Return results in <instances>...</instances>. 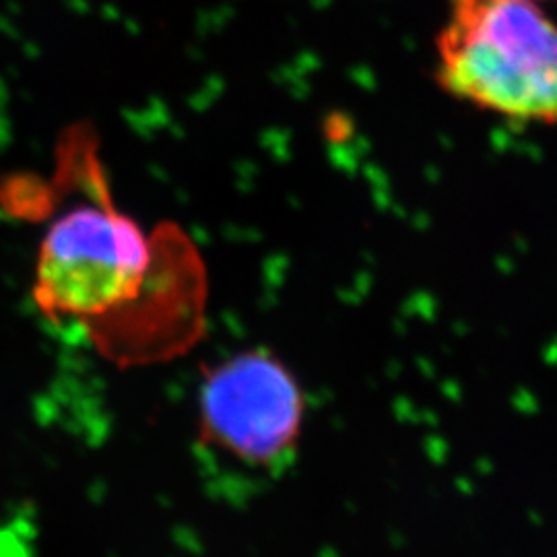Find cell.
<instances>
[{"label": "cell", "instance_id": "1", "mask_svg": "<svg viewBox=\"0 0 557 557\" xmlns=\"http://www.w3.org/2000/svg\"><path fill=\"white\" fill-rule=\"evenodd\" d=\"M436 81L460 101L557 124V23L535 0H446Z\"/></svg>", "mask_w": 557, "mask_h": 557}, {"label": "cell", "instance_id": "2", "mask_svg": "<svg viewBox=\"0 0 557 557\" xmlns=\"http://www.w3.org/2000/svg\"><path fill=\"white\" fill-rule=\"evenodd\" d=\"M160 246L106 197L71 209L41 242L34 283L41 317L81 333L114 317L139 298Z\"/></svg>", "mask_w": 557, "mask_h": 557}, {"label": "cell", "instance_id": "3", "mask_svg": "<svg viewBox=\"0 0 557 557\" xmlns=\"http://www.w3.org/2000/svg\"><path fill=\"white\" fill-rule=\"evenodd\" d=\"M304 411L298 380L281 359L242 351L202 376L200 444L244 473L275 479L298 457Z\"/></svg>", "mask_w": 557, "mask_h": 557}, {"label": "cell", "instance_id": "4", "mask_svg": "<svg viewBox=\"0 0 557 557\" xmlns=\"http://www.w3.org/2000/svg\"><path fill=\"white\" fill-rule=\"evenodd\" d=\"M205 285L199 259L180 238L161 236L160 257L139 298L85 331L101 358L119 368L184 354L202 326Z\"/></svg>", "mask_w": 557, "mask_h": 557}, {"label": "cell", "instance_id": "5", "mask_svg": "<svg viewBox=\"0 0 557 557\" xmlns=\"http://www.w3.org/2000/svg\"><path fill=\"white\" fill-rule=\"evenodd\" d=\"M535 2H537V0H535ZM556 2H557V0H556Z\"/></svg>", "mask_w": 557, "mask_h": 557}]
</instances>
